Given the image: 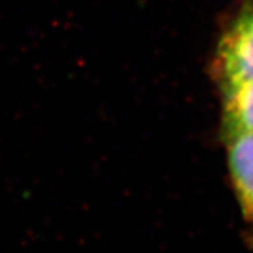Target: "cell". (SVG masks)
Instances as JSON below:
<instances>
[{"instance_id":"6da1fadb","label":"cell","mask_w":253,"mask_h":253,"mask_svg":"<svg viewBox=\"0 0 253 253\" xmlns=\"http://www.w3.org/2000/svg\"><path fill=\"white\" fill-rule=\"evenodd\" d=\"M214 76L219 87L253 81V0H242L217 42Z\"/></svg>"},{"instance_id":"7a4b0ae2","label":"cell","mask_w":253,"mask_h":253,"mask_svg":"<svg viewBox=\"0 0 253 253\" xmlns=\"http://www.w3.org/2000/svg\"><path fill=\"white\" fill-rule=\"evenodd\" d=\"M224 142L231 184L248 226V246L253 248V134L228 136Z\"/></svg>"},{"instance_id":"3957f363","label":"cell","mask_w":253,"mask_h":253,"mask_svg":"<svg viewBox=\"0 0 253 253\" xmlns=\"http://www.w3.org/2000/svg\"><path fill=\"white\" fill-rule=\"evenodd\" d=\"M221 135L253 134V81L221 86Z\"/></svg>"}]
</instances>
